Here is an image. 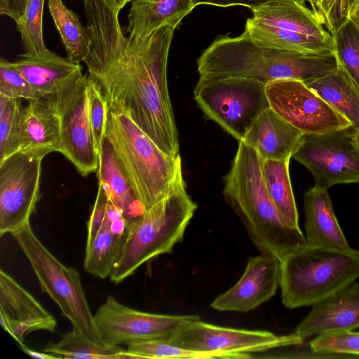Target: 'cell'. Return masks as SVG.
<instances>
[{
  "instance_id": "obj_11",
  "label": "cell",
  "mask_w": 359,
  "mask_h": 359,
  "mask_svg": "<svg viewBox=\"0 0 359 359\" xmlns=\"http://www.w3.org/2000/svg\"><path fill=\"white\" fill-rule=\"evenodd\" d=\"M89 85L88 74H82L58 93L48 96L60 117V152L83 177L97 172L99 166V152L89 116Z\"/></svg>"
},
{
  "instance_id": "obj_4",
  "label": "cell",
  "mask_w": 359,
  "mask_h": 359,
  "mask_svg": "<svg viewBox=\"0 0 359 359\" xmlns=\"http://www.w3.org/2000/svg\"><path fill=\"white\" fill-rule=\"evenodd\" d=\"M104 137L145 210L169 194L183 177L180 155L165 154L124 113L108 109Z\"/></svg>"
},
{
  "instance_id": "obj_15",
  "label": "cell",
  "mask_w": 359,
  "mask_h": 359,
  "mask_svg": "<svg viewBox=\"0 0 359 359\" xmlns=\"http://www.w3.org/2000/svg\"><path fill=\"white\" fill-rule=\"evenodd\" d=\"M269 107L304 135L352 128L351 123L300 81L282 79L266 86Z\"/></svg>"
},
{
  "instance_id": "obj_28",
  "label": "cell",
  "mask_w": 359,
  "mask_h": 359,
  "mask_svg": "<svg viewBox=\"0 0 359 359\" xmlns=\"http://www.w3.org/2000/svg\"><path fill=\"white\" fill-rule=\"evenodd\" d=\"M43 351L58 358L120 359L131 358L121 346H109L93 341L73 329L56 343L48 344Z\"/></svg>"
},
{
  "instance_id": "obj_42",
  "label": "cell",
  "mask_w": 359,
  "mask_h": 359,
  "mask_svg": "<svg viewBox=\"0 0 359 359\" xmlns=\"http://www.w3.org/2000/svg\"><path fill=\"white\" fill-rule=\"evenodd\" d=\"M111 7L120 11L130 0H104Z\"/></svg>"
},
{
  "instance_id": "obj_35",
  "label": "cell",
  "mask_w": 359,
  "mask_h": 359,
  "mask_svg": "<svg viewBox=\"0 0 359 359\" xmlns=\"http://www.w3.org/2000/svg\"><path fill=\"white\" fill-rule=\"evenodd\" d=\"M0 94L26 100H37L29 83L15 67L13 62L0 59Z\"/></svg>"
},
{
  "instance_id": "obj_46",
  "label": "cell",
  "mask_w": 359,
  "mask_h": 359,
  "mask_svg": "<svg viewBox=\"0 0 359 359\" xmlns=\"http://www.w3.org/2000/svg\"><path fill=\"white\" fill-rule=\"evenodd\" d=\"M359 0H348L350 12L358 4Z\"/></svg>"
},
{
  "instance_id": "obj_3",
  "label": "cell",
  "mask_w": 359,
  "mask_h": 359,
  "mask_svg": "<svg viewBox=\"0 0 359 359\" xmlns=\"http://www.w3.org/2000/svg\"><path fill=\"white\" fill-rule=\"evenodd\" d=\"M263 161L251 147L239 142L231 168L223 179L222 192L256 248L281 262L306 245V240L299 226L290 224L272 202L263 177Z\"/></svg>"
},
{
  "instance_id": "obj_41",
  "label": "cell",
  "mask_w": 359,
  "mask_h": 359,
  "mask_svg": "<svg viewBox=\"0 0 359 359\" xmlns=\"http://www.w3.org/2000/svg\"><path fill=\"white\" fill-rule=\"evenodd\" d=\"M19 347L20 349L25 353L27 355L35 358H39V359H57V357L46 353V352H39L34 350H32L28 347H27L24 344H19Z\"/></svg>"
},
{
  "instance_id": "obj_27",
  "label": "cell",
  "mask_w": 359,
  "mask_h": 359,
  "mask_svg": "<svg viewBox=\"0 0 359 359\" xmlns=\"http://www.w3.org/2000/svg\"><path fill=\"white\" fill-rule=\"evenodd\" d=\"M50 14L57 29L67 53L72 62L80 64L88 55L91 35L79 16L69 9L62 0H48Z\"/></svg>"
},
{
  "instance_id": "obj_31",
  "label": "cell",
  "mask_w": 359,
  "mask_h": 359,
  "mask_svg": "<svg viewBox=\"0 0 359 359\" xmlns=\"http://www.w3.org/2000/svg\"><path fill=\"white\" fill-rule=\"evenodd\" d=\"M332 35L339 64L359 90V27L349 18Z\"/></svg>"
},
{
  "instance_id": "obj_20",
  "label": "cell",
  "mask_w": 359,
  "mask_h": 359,
  "mask_svg": "<svg viewBox=\"0 0 359 359\" xmlns=\"http://www.w3.org/2000/svg\"><path fill=\"white\" fill-rule=\"evenodd\" d=\"M60 150V121L48 97L28 101L22 111L20 151L44 158Z\"/></svg>"
},
{
  "instance_id": "obj_22",
  "label": "cell",
  "mask_w": 359,
  "mask_h": 359,
  "mask_svg": "<svg viewBox=\"0 0 359 359\" xmlns=\"http://www.w3.org/2000/svg\"><path fill=\"white\" fill-rule=\"evenodd\" d=\"M328 189L313 187L304 193L306 244L339 250H350L334 214Z\"/></svg>"
},
{
  "instance_id": "obj_44",
  "label": "cell",
  "mask_w": 359,
  "mask_h": 359,
  "mask_svg": "<svg viewBox=\"0 0 359 359\" xmlns=\"http://www.w3.org/2000/svg\"><path fill=\"white\" fill-rule=\"evenodd\" d=\"M310 6L311 10L314 12V13L320 20L318 14L319 0H310Z\"/></svg>"
},
{
  "instance_id": "obj_8",
  "label": "cell",
  "mask_w": 359,
  "mask_h": 359,
  "mask_svg": "<svg viewBox=\"0 0 359 359\" xmlns=\"http://www.w3.org/2000/svg\"><path fill=\"white\" fill-rule=\"evenodd\" d=\"M245 32L270 47L303 53L334 51L332 35L306 4L275 0L253 10Z\"/></svg>"
},
{
  "instance_id": "obj_37",
  "label": "cell",
  "mask_w": 359,
  "mask_h": 359,
  "mask_svg": "<svg viewBox=\"0 0 359 359\" xmlns=\"http://www.w3.org/2000/svg\"><path fill=\"white\" fill-rule=\"evenodd\" d=\"M318 14L321 22L333 34L348 18V0H319Z\"/></svg>"
},
{
  "instance_id": "obj_45",
  "label": "cell",
  "mask_w": 359,
  "mask_h": 359,
  "mask_svg": "<svg viewBox=\"0 0 359 359\" xmlns=\"http://www.w3.org/2000/svg\"><path fill=\"white\" fill-rule=\"evenodd\" d=\"M352 137H353L354 143L355 144L356 147L359 149V128L358 129L353 130Z\"/></svg>"
},
{
  "instance_id": "obj_10",
  "label": "cell",
  "mask_w": 359,
  "mask_h": 359,
  "mask_svg": "<svg viewBox=\"0 0 359 359\" xmlns=\"http://www.w3.org/2000/svg\"><path fill=\"white\" fill-rule=\"evenodd\" d=\"M168 340L210 358L245 359L253 358L255 353L301 345L304 339L294 332L277 335L266 330L226 327L203 322L198 318L184 324Z\"/></svg>"
},
{
  "instance_id": "obj_39",
  "label": "cell",
  "mask_w": 359,
  "mask_h": 359,
  "mask_svg": "<svg viewBox=\"0 0 359 359\" xmlns=\"http://www.w3.org/2000/svg\"><path fill=\"white\" fill-rule=\"evenodd\" d=\"M28 0H0V13L13 19L15 23L22 19Z\"/></svg>"
},
{
  "instance_id": "obj_47",
  "label": "cell",
  "mask_w": 359,
  "mask_h": 359,
  "mask_svg": "<svg viewBox=\"0 0 359 359\" xmlns=\"http://www.w3.org/2000/svg\"><path fill=\"white\" fill-rule=\"evenodd\" d=\"M298 1H300V2H302V3H303V4H306V3H308V4H309V5H310V0H298Z\"/></svg>"
},
{
  "instance_id": "obj_2",
  "label": "cell",
  "mask_w": 359,
  "mask_h": 359,
  "mask_svg": "<svg viewBox=\"0 0 359 359\" xmlns=\"http://www.w3.org/2000/svg\"><path fill=\"white\" fill-rule=\"evenodd\" d=\"M339 65L334 52L303 53L264 44L243 32L218 36L197 59L202 78L236 76L265 84L293 79L306 82L325 76Z\"/></svg>"
},
{
  "instance_id": "obj_18",
  "label": "cell",
  "mask_w": 359,
  "mask_h": 359,
  "mask_svg": "<svg viewBox=\"0 0 359 359\" xmlns=\"http://www.w3.org/2000/svg\"><path fill=\"white\" fill-rule=\"evenodd\" d=\"M359 328V283L332 294L312 306L294 333L304 339L321 334Z\"/></svg>"
},
{
  "instance_id": "obj_6",
  "label": "cell",
  "mask_w": 359,
  "mask_h": 359,
  "mask_svg": "<svg viewBox=\"0 0 359 359\" xmlns=\"http://www.w3.org/2000/svg\"><path fill=\"white\" fill-rule=\"evenodd\" d=\"M359 278V250L306 245L281 261V299L290 309L313 306Z\"/></svg>"
},
{
  "instance_id": "obj_32",
  "label": "cell",
  "mask_w": 359,
  "mask_h": 359,
  "mask_svg": "<svg viewBox=\"0 0 359 359\" xmlns=\"http://www.w3.org/2000/svg\"><path fill=\"white\" fill-rule=\"evenodd\" d=\"M44 1L28 0L22 19L15 23L25 53L40 54L48 50L43 37Z\"/></svg>"
},
{
  "instance_id": "obj_43",
  "label": "cell",
  "mask_w": 359,
  "mask_h": 359,
  "mask_svg": "<svg viewBox=\"0 0 359 359\" xmlns=\"http://www.w3.org/2000/svg\"><path fill=\"white\" fill-rule=\"evenodd\" d=\"M349 18L359 27V4L350 12Z\"/></svg>"
},
{
  "instance_id": "obj_17",
  "label": "cell",
  "mask_w": 359,
  "mask_h": 359,
  "mask_svg": "<svg viewBox=\"0 0 359 359\" xmlns=\"http://www.w3.org/2000/svg\"><path fill=\"white\" fill-rule=\"evenodd\" d=\"M0 322L19 344L31 332H54L55 318L35 297L3 269L0 270Z\"/></svg>"
},
{
  "instance_id": "obj_34",
  "label": "cell",
  "mask_w": 359,
  "mask_h": 359,
  "mask_svg": "<svg viewBox=\"0 0 359 359\" xmlns=\"http://www.w3.org/2000/svg\"><path fill=\"white\" fill-rule=\"evenodd\" d=\"M126 351L131 358H210L204 353L174 345L168 339L133 343L127 346Z\"/></svg>"
},
{
  "instance_id": "obj_9",
  "label": "cell",
  "mask_w": 359,
  "mask_h": 359,
  "mask_svg": "<svg viewBox=\"0 0 359 359\" xmlns=\"http://www.w3.org/2000/svg\"><path fill=\"white\" fill-rule=\"evenodd\" d=\"M266 86L243 77H200L194 96L209 119L241 142L258 116L270 107Z\"/></svg>"
},
{
  "instance_id": "obj_19",
  "label": "cell",
  "mask_w": 359,
  "mask_h": 359,
  "mask_svg": "<svg viewBox=\"0 0 359 359\" xmlns=\"http://www.w3.org/2000/svg\"><path fill=\"white\" fill-rule=\"evenodd\" d=\"M13 62L37 99L58 93L83 74L80 64L48 49L40 54L24 53Z\"/></svg>"
},
{
  "instance_id": "obj_21",
  "label": "cell",
  "mask_w": 359,
  "mask_h": 359,
  "mask_svg": "<svg viewBox=\"0 0 359 359\" xmlns=\"http://www.w3.org/2000/svg\"><path fill=\"white\" fill-rule=\"evenodd\" d=\"M303 135L269 107L255 119L242 142L263 160L285 161L292 157Z\"/></svg>"
},
{
  "instance_id": "obj_7",
  "label": "cell",
  "mask_w": 359,
  "mask_h": 359,
  "mask_svg": "<svg viewBox=\"0 0 359 359\" xmlns=\"http://www.w3.org/2000/svg\"><path fill=\"white\" fill-rule=\"evenodd\" d=\"M11 236L29 261L41 290L58 306L73 329L93 341L103 343L79 273L62 263L39 239L30 224Z\"/></svg>"
},
{
  "instance_id": "obj_26",
  "label": "cell",
  "mask_w": 359,
  "mask_h": 359,
  "mask_svg": "<svg viewBox=\"0 0 359 359\" xmlns=\"http://www.w3.org/2000/svg\"><path fill=\"white\" fill-rule=\"evenodd\" d=\"M304 83L344 116L353 130L359 128V90L339 64L330 73Z\"/></svg>"
},
{
  "instance_id": "obj_25",
  "label": "cell",
  "mask_w": 359,
  "mask_h": 359,
  "mask_svg": "<svg viewBox=\"0 0 359 359\" xmlns=\"http://www.w3.org/2000/svg\"><path fill=\"white\" fill-rule=\"evenodd\" d=\"M127 32L145 38L170 20L187 15L196 7L194 0H130Z\"/></svg>"
},
{
  "instance_id": "obj_29",
  "label": "cell",
  "mask_w": 359,
  "mask_h": 359,
  "mask_svg": "<svg viewBox=\"0 0 359 359\" xmlns=\"http://www.w3.org/2000/svg\"><path fill=\"white\" fill-rule=\"evenodd\" d=\"M290 161L264 160L262 173L268 194L277 210L290 224L299 226L290 177Z\"/></svg>"
},
{
  "instance_id": "obj_12",
  "label": "cell",
  "mask_w": 359,
  "mask_h": 359,
  "mask_svg": "<svg viewBox=\"0 0 359 359\" xmlns=\"http://www.w3.org/2000/svg\"><path fill=\"white\" fill-rule=\"evenodd\" d=\"M352 131L303 135L292 158L311 172L315 187L328 189L335 184L359 183V149Z\"/></svg>"
},
{
  "instance_id": "obj_33",
  "label": "cell",
  "mask_w": 359,
  "mask_h": 359,
  "mask_svg": "<svg viewBox=\"0 0 359 359\" xmlns=\"http://www.w3.org/2000/svg\"><path fill=\"white\" fill-rule=\"evenodd\" d=\"M311 350L322 357H359V332H331L317 335L309 342Z\"/></svg>"
},
{
  "instance_id": "obj_13",
  "label": "cell",
  "mask_w": 359,
  "mask_h": 359,
  "mask_svg": "<svg viewBox=\"0 0 359 359\" xmlns=\"http://www.w3.org/2000/svg\"><path fill=\"white\" fill-rule=\"evenodd\" d=\"M200 318L194 315H167L138 311L112 296L94 314L102 341L109 346L168 339L186 323Z\"/></svg>"
},
{
  "instance_id": "obj_36",
  "label": "cell",
  "mask_w": 359,
  "mask_h": 359,
  "mask_svg": "<svg viewBox=\"0 0 359 359\" xmlns=\"http://www.w3.org/2000/svg\"><path fill=\"white\" fill-rule=\"evenodd\" d=\"M107 114L108 106L105 99L90 79L89 116L95 147L99 154L105 136Z\"/></svg>"
},
{
  "instance_id": "obj_48",
  "label": "cell",
  "mask_w": 359,
  "mask_h": 359,
  "mask_svg": "<svg viewBox=\"0 0 359 359\" xmlns=\"http://www.w3.org/2000/svg\"><path fill=\"white\" fill-rule=\"evenodd\" d=\"M358 4H359V3H358Z\"/></svg>"
},
{
  "instance_id": "obj_30",
  "label": "cell",
  "mask_w": 359,
  "mask_h": 359,
  "mask_svg": "<svg viewBox=\"0 0 359 359\" xmlns=\"http://www.w3.org/2000/svg\"><path fill=\"white\" fill-rule=\"evenodd\" d=\"M22 100L0 94V163L20 150Z\"/></svg>"
},
{
  "instance_id": "obj_5",
  "label": "cell",
  "mask_w": 359,
  "mask_h": 359,
  "mask_svg": "<svg viewBox=\"0 0 359 359\" xmlns=\"http://www.w3.org/2000/svg\"><path fill=\"white\" fill-rule=\"evenodd\" d=\"M197 205L182 177L160 201L127 226L126 238L109 278L119 283L154 257L172 252L184 235Z\"/></svg>"
},
{
  "instance_id": "obj_14",
  "label": "cell",
  "mask_w": 359,
  "mask_h": 359,
  "mask_svg": "<svg viewBox=\"0 0 359 359\" xmlns=\"http://www.w3.org/2000/svg\"><path fill=\"white\" fill-rule=\"evenodd\" d=\"M43 157L19 151L0 163V236L30 224L40 198Z\"/></svg>"
},
{
  "instance_id": "obj_23",
  "label": "cell",
  "mask_w": 359,
  "mask_h": 359,
  "mask_svg": "<svg viewBox=\"0 0 359 359\" xmlns=\"http://www.w3.org/2000/svg\"><path fill=\"white\" fill-rule=\"evenodd\" d=\"M97 176L98 186L104 189L112 204L122 211L129 223L146 210L137 198L111 144L105 137L99 154Z\"/></svg>"
},
{
  "instance_id": "obj_38",
  "label": "cell",
  "mask_w": 359,
  "mask_h": 359,
  "mask_svg": "<svg viewBox=\"0 0 359 359\" xmlns=\"http://www.w3.org/2000/svg\"><path fill=\"white\" fill-rule=\"evenodd\" d=\"M116 208H118L109 201L104 189L98 186L97 196L87 222L86 243L93 239Z\"/></svg>"
},
{
  "instance_id": "obj_49",
  "label": "cell",
  "mask_w": 359,
  "mask_h": 359,
  "mask_svg": "<svg viewBox=\"0 0 359 359\" xmlns=\"http://www.w3.org/2000/svg\"><path fill=\"white\" fill-rule=\"evenodd\" d=\"M358 283H359V282H358Z\"/></svg>"
},
{
  "instance_id": "obj_24",
  "label": "cell",
  "mask_w": 359,
  "mask_h": 359,
  "mask_svg": "<svg viewBox=\"0 0 359 359\" xmlns=\"http://www.w3.org/2000/svg\"><path fill=\"white\" fill-rule=\"evenodd\" d=\"M124 221L128 220L122 211L116 208L93 239L86 243L83 267L88 273L100 278L109 276L122 251L127 234V228L116 230L115 227Z\"/></svg>"
},
{
  "instance_id": "obj_40",
  "label": "cell",
  "mask_w": 359,
  "mask_h": 359,
  "mask_svg": "<svg viewBox=\"0 0 359 359\" xmlns=\"http://www.w3.org/2000/svg\"><path fill=\"white\" fill-rule=\"evenodd\" d=\"M275 0H194L196 6L198 5H211L219 7L233 6H246L252 10Z\"/></svg>"
},
{
  "instance_id": "obj_1",
  "label": "cell",
  "mask_w": 359,
  "mask_h": 359,
  "mask_svg": "<svg viewBox=\"0 0 359 359\" xmlns=\"http://www.w3.org/2000/svg\"><path fill=\"white\" fill-rule=\"evenodd\" d=\"M91 35L84 60L88 76L108 109L128 116L165 154L180 155L167 81L168 54L177 17L145 38L123 34L119 11L104 0H83Z\"/></svg>"
},
{
  "instance_id": "obj_16",
  "label": "cell",
  "mask_w": 359,
  "mask_h": 359,
  "mask_svg": "<svg viewBox=\"0 0 359 359\" xmlns=\"http://www.w3.org/2000/svg\"><path fill=\"white\" fill-rule=\"evenodd\" d=\"M280 278V260L271 254L261 252L248 259L241 278L217 296L210 306L219 311H250L275 295Z\"/></svg>"
}]
</instances>
